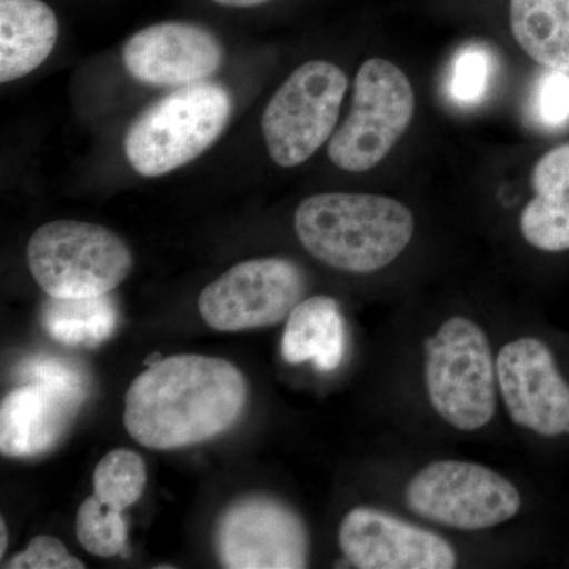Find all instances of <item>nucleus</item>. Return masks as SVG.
I'll return each mask as SVG.
<instances>
[{"instance_id": "nucleus-1", "label": "nucleus", "mask_w": 569, "mask_h": 569, "mask_svg": "<svg viewBox=\"0 0 569 569\" xmlns=\"http://www.w3.org/2000/svg\"><path fill=\"white\" fill-rule=\"evenodd\" d=\"M247 381L227 359L178 355L146 369L126 395L123 425L146 448L192 447L227 432L244 413Z\"/></svg>"}, {"instance_id": "nucleus-2", "label": "nucleus", "mask_w": 569, "mask_h": 569, "mask_svg": "<svg viewBox=\"0 0 569 569\" xmlns=\"http://www.w3.org/2000/svg\"><path fill=\"white\" fill-rule=\"evenodd\" d=\"M295 230L321 263L372 274L395 263L413 239L415 217L395 198L373 193H320L295 213Z\"/></svg>"}, {"instance_id": "nucleus-3", "label": "nucleus", "mask_w": 569, "mask_h": 569, "mask_svg": "<svg viewBox=\"0 0 569 569\" xmlns=\"http://www.w3.org/2000/svg\"><path fill=\"white\" fill-rule=\"evenodd\" d=\"M231 112V93L219 82L178 88L134 119L123 140L127 160L144 178L171 173L222 137Z\"/></svg>"}, {"instance_id": "nucleus-4", "label": "nucleus", "mask_w": 569, "mask_h": 569, "mask_svg": "<svg viewBox=\"0 0 569 569\" xmlns=\"http://www.w3.org/2000/svg\"><path fill=\"white\" fill-rule=\"evenodd\" d=\"M425 381L430 406L460 432H477L497 413V367L485 329L452 317L425 342Z\"/></svg>"}, {"instance_id": "nucleus-5", "label": "nucleus", "mask_w": 569, "mask_h": 569, "mask_svg": "<svg viewBox=\"0 0 569 569\" xmlns=\"http://www.w3.org/2000/svg\"><path fill=\"white\" fill-rule=\"evenodd\" d=\"M28 264L51 298H91L111 293L130 276L133 254L102 224L56 220L29 239Z\"/></svg>"}, {"instance_id": "nucleus-6", "label": "nucleus", "mask_w": 569, "mask_h": 569, "mask_svg": "<svg viewBox=\"0 0 569 569\" xmlns=\"http://www.w3.org/2000/svg\"><path fill=\"white\" fill-rule=\"evenodd\" d=\"M413 114L407 74L387 59H369L356 73L351 111L329 140V159L350 173L372 170L407 132Z\"/></svg>"}, {"instance_id": "nucleus-7", "label": "nucleus", "mask_w": 569, "mask_h": 569, "mask_svg": "<svg viewBox=\"0 0 569 569\" xmlns=\"http://www.w3.org/2000/svg\"><path fill=\"white\" fill-rule=\"evenodd\" d=\"M407 507L419 518L463 531L493 529L522 508L518 488L492 468L468 460H433L406 489Z\"/></svg>"}, {"instance_id": "nucleus-8", "label": "nucleus", "mask_w": 569, "mask_h": 569, "mask_svg": "<svg viewBox=\"0 0 569 569\" xmlns=\"http://www.w3.org/2000/svg\"><path fill=\"white\" fill-rule=\"evenodd\" d=\"M348 89L347 74L336 63H302L277 89L263 112L269 156L279 167L309 160L335 134Z\"/></svg>"}, {"instance_id": "nucleus-9", "label": "nucleus", "mask_w": 569, "mask_h": 569, "mask_svg": "<svg viewBox=\"0 0 569 569\" xmlns=\"http://www.w3.org/2000/svg\"><path fill=\"white\" fill-rule=\"evenodd\" d=\"M307 279L287 258H258L228 269L201 291L198 310L222 332L282 323L302 301Z\"/></svg>"}, {"instance_id": "nucleus-10", "label": "nucleus", "mask_w": 569, "mask_h": 569, "mask_svg": "<svg viewBox=\"0 0 569 569\" xmlns=\"http://www.w3.org/2000/svg\"><path fill=\"white\" fill-rule=\"evenodd\" d=\"M217 556L230 569H298L309 563V533L302 519L276 498L253 496L220 518Z\"/></svg>"}, {"instance_id": "nucleus-11", "label": "nucleus", "mask_w": 569, "mask_h": 569, "mask_svg": "<svg viewBox=\"0 0 569 569\" xmlns=\"http://www.w3.org/2000/svg\"><path fill=\"white\" fill-rule=\"evenodd\" d=\"M496 367L498 392L516 426L541 437L569 436V385L542 340H511Z\"/></svg>"}, {"instance_id": "nucleus-12", "label": "nucleus", "mask_w": 569, "mask_h": 569, "mask_svg": "<svg viewBox=\"0 0 569 569\" xmlns=\"http://www.w3.org/2000/svg\"><path fill=\"white\" fill-rule=\"evenodd\" d=\"M343 556L361 569H452L458 552L433 531L381 509L359 507L339 527Z\"/></svg>"}, {"instance_id": "nucleus-13", "label": "nucleus", "mask_w": 569, "mask_h": 569, "mask_svg": "<svg viewBox=\"0 0 569 569\" xmlns=\"http://www.w3.org/2000/svg\"><path fill=\"white\" fill-rule=\"evenodd\" d=\"M122 62L134 80L156 88H183L211 78L223 62V48L209 29L167 21L133 33Z\"/></svg>"}, {"instance_id": "nucleus-14", "label": "nucleus", "mask_w": 569, "mask_h": 569, "mask_svg": "<svg viewBox=\"0 0 569 569\" xmlns=\"http://www.w3.org/2000/svg\"><path fill=\"white\" fill-rule=\"evenodd\" d=\"M86 400L40 383H24L0 406V451L37 458L59 443Z\"/></svg>"}, {"instance_id": "nucleus-15", "label": "nucleus", "mask_w": 569, "mask_h": 569, "mask_svg": "<svg viewBox=\"0 0 569 569\" xmlns=\"http://www.w3.org/2000/svg\"><path fill=\"white\" fill-rule=\"evenodd\" d=\"M531 186L535 197L520 213V233L542 252L569 250V144L538 160Z\"/></svg>"}, {"instance_id": "nucleus-16", "label": "nucleus", "mask_w": 569, "mask_h": 569, "mask_svg": "<svg viewBox=\"0 0 569 569\" xmlns=\"http://www.w3.org/2000/svg\"><path fill=\"white\" fill-rule=\"evenodd\" d=\"M58 18L41 0H0V82L28 77L50 58Z\"/></svg>"}, {"instance_id": "nucleus-17", "label": "nucleus", "mask_w": 569, "mask_h": 569, "mask_svg": "<svg viewBox=\"0 0 569 569\" xmlns=\"http://www.w3.org/2000/svg\"><path fill=\"white\" fill-rule=\"evenodd\" d=\"M346 350V320L331 296L302 299L287 318L282 356L288 365L312 362L321 372H332L342 365Z\"/></svg>"}, {"instance_id": "nucleus-18", "label": "nucleus", "mask_w": 569, "mask_h": 569, "mask_svg": "<svg viewBox=\"0 0 569 569\" xmlns=\"http://www.w3.org/2000/svg\"><path fill=\"white\" fill-rule=\"evenodd\" d=\"M511 32L546 69L569 71V0H511Z\"/></svg>"}, {"instance_id": "nucleus-19", "label": "nucleus", "mask_w": 569, "mask_h": 569, "mask_svg": "<svg viewBox=\"0 0 569 569\" xmlns=\"http://www.w3.org/2000/svg\"><path fill=\"white\" fill-rule=\"evenodd\" d=\"M41 321L48 335L62 346L96 348L118 328L119 310L110 293L91 298L50 296Z\"/></svg>"}, {"instance_id": "nucleus-20", "label": "nucleus", "mask_w": 569, "mask_h": 569, "mask_svg": "<svg viewBox=\"0 0 569 569\" xmlns=\"http://www.w3.org/2000/svg\"><path fill=\"white\" fill-rule=\"evenodd\" d=\"M144 460L130 449L108 452L93 471V496L104 505L123 511L137 503L144 492Z\"/></svg>"}, {"instance_id": "nucleus-21", "label": "nucleus", "mask_w": 569, "mask_h": 569, "mask_svg": "<svg viewBox=\"0 0 569 569\" xmlns=\"http://www.w3.org/2000/svg\"><path fill=\"white\" fill-rule=\"evenodd\" d=\"M496 56L482 43H468L452 56L447 77V93L459 107L481 103L496 74Z\"/></svg>"}, {"instance_id": "nucleus-22", "label": "nucleus", "mask_w": 569, "mask_h": 569, "mask_svg": "<svg viewBox=\"0 0 569 569\" xmlns=\"http://www.w3.org/2000/svg\"><path fill=\"white\" fill-rule=\"evenodd\" d=\"M77 537L82 548L97 557L119 556L127 550V523L122 511L96 496L82 501L77 516Z\"/></svg>"}, {"instance_id": "nucleus-23", "label": "nucleus", "mask_w": 569, "mask_h": 569, "mask_svg": "<svg viewBox=\"0 0 569 569\" xmlns=\"http://www.w3.org/2000/svg\"><path fill=\"white\" fill-rule=\"evenodd\" d=\"M17 376L24 383H40L88 399L92 380L80 362L52 355H33L17 367Z\"/></svg>"}, {"instance_id": "nucleus-24", "label": "nucleus", "mask_w": 569, "mask_h": 569, "mask_svg": "<svg viewBox=\"0 0 569 569\" xmlns=\"http://www.w3.org/2000/svg\"><path fill=\"white\" fill-rule=\"evenodd\" d=\"M535 119L546 129L569 122V71L546 69L539 77L531 103Z\"/></svg>"}, {"instance_id": "nucleus-25", "label": "nucleus", "mask_w": 569, "mask_h": 569, "mask_svg": "<svg viewBox=\"0 0 569 569\" xmlns=\"http://www.w3.org/2000/svg\"><path fill=\"white\" fill-rule=\"evenodd\" d=\"M10 569H81L84 563L71 556L59 539L37 537L24 552L9 560Z\"/></svg>"}, {"instance_id": "nucleus-26", "label": "nucleus", "mask_w": 569, "mask_h": 569, "mask_svg": "<svg viewBox=\"0 0 569 569\" xmlns=\"http://www.w3.org/2000/svg\"><path fill=\"white\" fill-rule=\"evenodd\" d=\"M223 7H234V9H250V7L263 6L269 0H211Z\"/></svg>"}, {"instance_id": "nucleus-27", "label": "nucleus", "mask_w": 569, "mask_h": 569, "mask_svg": "<svg viewBox=\"0 0 569 569\" xmlns=\"http://www.w3.org/2000/svg\"><path fill=\"white\" fill-rule=\"evenodd\" d=\"M0 529H2V538H0V541H2V546H0V556H3L6 553V545H7V527L6 522H3V519L0 520Z\"/></svg>"}]
</instances>
